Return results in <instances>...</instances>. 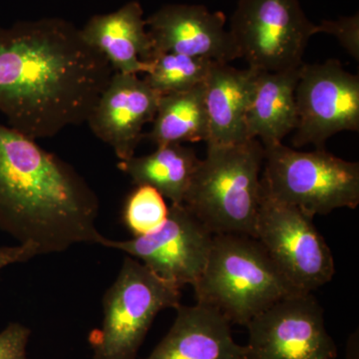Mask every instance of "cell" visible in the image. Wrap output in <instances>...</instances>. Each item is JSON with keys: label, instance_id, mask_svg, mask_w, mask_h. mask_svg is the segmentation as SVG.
<instances>
[{"label": "cell", "instance_id": "obj_1", "mask_svg": "<svg viewBox=\"0 0 359 359\" xmlns=\"http://www.w3.org/2000/svg\"><path fill=\"white\" fill-rule=\"evenodd\" d=\"M113 73L69 21L41 18L0 30V112L33 140L86 122Z\"/></svg>", "mask_w": 359, "mask_h": 359}, {"label": "cell", "instance_id": "obj_2", "mask_svg": "<svg viewBox=\"0 0 359 359\" xmlns=\"http://www.w3.org/2000/svg\"><path fill=\"white\" fill-rule=\"evenodd\" d=\"M100 204L89 184L33 139L0 124V230L39 256L99 245Z\"/></svg>", "mask_w": 359, "mask_h": 359}, {"label": "cell", "instance_id": "obj_3", "mask_svg": "<svg viewBox=\"0 0 359 359\" xmlns=\"http://www.w3.org/2000/svg\"><path fill=\"white\" fill-rule=\"evenodd\" d=\"M264 160V147L257 139L208 146L184 205L214 236L255 238Z\"/></svg>", "mask_w": 359, "mask_h": 359}, {"label": "cell", "instance_id": "obj_4", "mask_svg": "<svg viewBox=\"0 0 359 359\" xmlns=\"http://www.w3.org/2000/svg\"><path fill=\"white\" fill-rule=\"evenodd\" d=\"M193 287L198 304L244 327L276 302L301 294L256 238L241 235L214 236L207 263Z\"/></svg>", "mask_w": 359, "mask_h": 359}, {"label": "cell", "instance_id": "obj_5", "mask_svg": "<svg viewBox=\"0 0 359 359\" xmlns=\"http://www.w3.org/2000/svg\"><path fill=\"white\" fill-rule=\"evenodd\" d=\"M262 191L309 216L359 204V164L325 149L301 152L283 145L264 148Z\"/></svg>", "mask_w": 359, "mask_h": 359}, {"label": "cell", "instance_id": "obj_6", "mask_svg": "<svg viewBox=\"0 0 359 359\" xmlns=\"http://www.w3.org/2000/svg\"><path fill=\"white\" fill-rule=\"evenodd\" d=\"M181 289L126 256L103 299L100 328L89 334L93 359H137L161 311L181 304Z\"/></svg>", "mask_w": 359, "mask_h": 359}, {"label": "cell", "instance_id": "obj_7", "mask_svg": "<svg viewBox=\"0 0 359 359\" xmlns=\"http://www.w3.org/2000/svg\"><path fill=\"white\" fill-rule=\"evenodd\" d=\"M229 30L240 58L266 72L301 67L309 39L318 34L299 0H238Z\"/></svg>", "mask_w": 359, "mask_h": 359}, {"label": "cell", "instance_id": "obj_8", "mask_svg": "<svg viewBox=\"0 0 359 359\" xmlns=\"http://www.w3.org/2000/svg\"><path fill=\"white\" fill-rule=\"evenodd\" d=\"M255 238L301 294L327 285L335 273L332 250L313 217L262 191Z\"/></svg>", "mask_w": 359, "mask_h": 359}, {"label": "cell", "instance_id": "obj_9", "mask_svg": "<svg viewBox=\"0 0 359 359\" xmlns=\"http://www.w3.org/2000/svg\"><path fill=\"white\" fill-rule=\"evenodd\" d=\"M297 125L294 147L316 146L344 131L359 130V77L347 72L341 63H304L295 88Z\"/></svg>", "mask_w": 359, "mask_h": 359}, {"label": "cell", "instance_id": "obj_10", "mask_svg": "<svg viewBox=\"0 0 359 359\" xmlns=\"http://www.w3.org/2000/svg\"><path fill=\"white\" fill-rule=\"evenodd\" d=\"M214 235L185 205L172 204L166 221L157 230L129 240L105 237L100 245L138 259L155 275L179 289L200 278Z\"/></svg>", "mask_w": 359, "mask_h": 359}, {"label": "cell", "instance_id": "obj_11", "mask_svg": "<svg viewBox=\"0 0 359 359\" xmlns=\"http://www.w3.org/2000/svg\"><path fill=\"white\" fill-rule=\"evenodd\" d=\"M250 359H337L325 311L313 292L285 297L248 323Z\"/></svg>", "mask_w": 359, "mask_h": 359}, {"label": "cell", "instance_id": "obj_12", "mask_svg": "<svg viewBox=\"0 0 359 359\" xmlns=\"http://www.w3.org/2000/svg\"><path fill=\"white\" fill-rule=\"evenodd\" d=\"M154 55L178 53L229 63L240 58L226 16L199 4H167L146 18Z\"/></svg>", "mask_w": 359, "mask_h": 359}, {"label": "cell", "instance_id": "obj_13", "mask_svg": "<svg viewBox=\"0 0 359 359\" xmlns=\"http://www.w3.org/2000/svg\"><path fill=\"white\" fill-rule=\"evenodd\" d=\"M160 96L138 75L114 72L86 122L119 161L128 160L145 137L144 126L154 120Z\"/></svg>", "mask_w": 359, "mask_h": 359}, {"label": "cell", "instance_id": "obj_14", "mask_svg": "<svg viewBox=\"0 0 359 359\" xmlns=\"http://www.w3.org/2000/svg\"><path fill=\"white\" fill-rule=\"evenodd\" d=\"M167 334L144 359H250L247 346L233 340L230 321L205 304L176 309Z\"/></svg>", "mask_w": 359, "mask_h": 359}, {"label": "cell", "instance_id": "obj_15", "mask_svg": "<svg viewBox=\"0 0 359 359\" xmlns=\"http://www.w3.org/2000/svg\"><path fill=\"white\" fill-rule=\"evenodd\" d=\"M80 32L114 72L138 75L150 71L154 50L140 2L129 1L113 13L92 16Z\"/></svg>", "mask_w": 359, "mask_h": 359}, {"label": "cell", "instance_id": "obj_16", "mask_svg": "<svg viewBox=\"0 0 359 359\" xmlns=\"http://www.w3.org/2000/svg\"><path fill=\"white\" fill-rule=\"evenodd\" d=\"M259 71L238 69L229 63L215 62L205 81L209 117L207 146H226L248 140L245 119L252 103Z\"/></svg>", "mask_w": 359, "mask_h": 359}, {"label": "cell", "instance_id": "obj_17", "mask_svg": "<svg viewBox=\"0 0 359 359\" xmlns=\"http://www.w3.org/2000/svg\"><path fill=\"white\" fill-rule=\"evenodd\" d=\"M301 67L259 71L252 103L245 119L248 140L257 139L264 148L282 144L297 125L295 88Z\"/></svg>", "mask_w": 359, "mask_h": 359}, {"label": "cell", "instance_id": "obj_18", "mask_svg": "<svg viewBox=\"0 0 359 359\" xmlns=\"http://www.w3.org/2000/svg\"><path fill=\"white\" fill-rule=\"evenodd\" d=\"M200 161L193 148L167 144L157 146L151 154L119 161L118 168L135 185L153 187L172 204L181 205Z\"/></svg>", "mask_w": 359, "mask_h": 359}, {"label": "cell", "instance_id": "obj_19", "mask_svg": "<svg viewBox=\"0 0 359 359\" xmlns=\"http://www.w3.org/2000/svg\"><path fill=\"white\" fill-rule=\"evenodd\" d=\"M148 138L156 146L207 142L209 117L205 83L187 91L161 95Z\"/></svg>", "mask_w": 359, "mask_h": 359}, {"label": "cell", "instance_id": "obj_20", "mask_svg": "<svg viewBox=\"0 0 359 359\" xmlns=\"http://www.w3.org/2000/svg\"><path fill=\"white\" fill-rule=\"evenodd\" d=\"M216 61L178 53H157L144 77L159 95L187 91L204 84Z\"/></svg>", "mask_w": 359, "mask_h": 359}, {"label": "cell", "instance_id": "obj_21", "mask_svg": "<svg viewBox=\"0 0 359 359\" xmlns=\"http://www.w3.org/2000/svg\"><path fill=\"white\" fill-rule=\"evenodd\" d=\"M169 208L164 197L153 187L136 186L123 209V222L134 237L147 235L166 221Z\"/></svg>", "mask_w": 359, "mask_h": 359}, {"label": "cell", "instance_id": "obj_22", "mask_svg": "<svg viewBox=\"0 0 359 359\" xmlns=\"http://www.w3.org/2000/svg\"><path fill=\"white\" fill-rule=\"evenodd\" d=\"M316 33L332 35L354 60H359L358 13L340 16L335 20H323L316 25Z\"/></svg>", "mask_w": 359, "mask_h": 359}, {"label": "cell", "instance_id": "obj_23", "mask_svg": "<svg viewBox=\"0 0 359 359\" xmlns=\"http://www.w3.org/2000/svg\"><path fill=\"white\" fill-rule=\"evenodd\" d=\"M32 330L20 323H11L0 332V359H29L27 346Z\"/></svg>", "mask_w": 359, "mask_h": 359}, {"label": "cell", "instance_id": "obj_24", "mask_svg": "<svg viewBox=\"0 0 359 359\" xmlns=\"http://www.w3.org/2000/svg\"><path fill=\"white\" fill-rule=\"evenodd\" d=\"M37 256H39V250L32 245L0 247V271L11 264L26 263Z\"/></svg>", "mask_w": 359, "mask_h": 359}, {"label": "cell", "instance_id": "obj_25", "mask_svg": "<svg viewBox=\"0 0 359 359\" xmlns=\"http://www.w3.org/2000/svg\"><path fill=\"white\" fill-rule=\"evenodd\" d=\"M346 359H359L358 330L349 335L346 342Z\"/></svg>", "mask_w": 359, "mask_h": 359}]
</instances>
